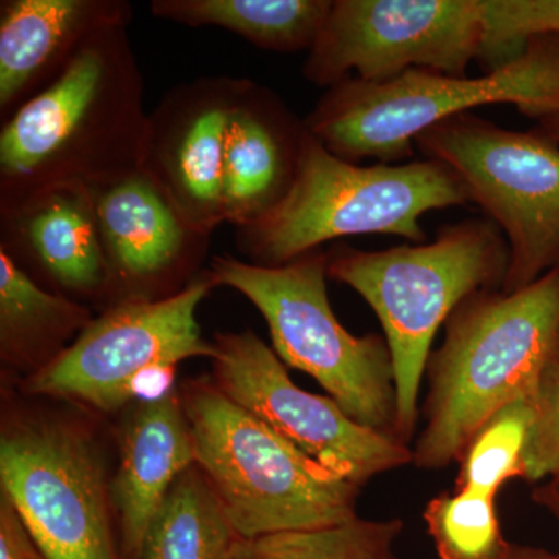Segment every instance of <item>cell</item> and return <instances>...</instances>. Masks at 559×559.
<instances>
[{
    "label": "cell",
    "mask_w": 559,
    "mask_h": 559,
    "mask_svg": "<svg viewBox=\"0 0 559 559\" xmlns=\"http://www.w3.org/2000/svg\"><path fill=\"white\" fill-rule=\"evenodd\" d=\"M401 532L400 520L358 516L331 527L240 538L226 559H396L393 546Z\"/></svg>",
    "instance_id": "22"
},
{
    "label": "cell",
    "mask_w": 559,
    "mask_h": 559,
    "mask_svg": "<svg viewBox=\"0 0 559 559\" xmlns=\"http://www.w3.org/2000/svg\"><path fill=\"white\" fill-rule=\"evenodd\" d=\"M558 267H559V263H558Z\"/></svg>",
    "instance_id": "31"
},
{
    "label": "cell",
    "mask_w": 559,
    "mask_h": 559,
    "mask_svg": "<svg viewBox=\"0 0 559 559\" xmlns=\"http://www.w3.org/2000/svg\"><path fill=\"white\" fill-rule=\"evenodd\" d=\"M535 421L533 399L514 401L496 412L460 457L454 491L496 499L510 480H524V457Z\"/></svg>",
    "instance_id": "23"
},
{
    "label": "cell",
    "mask_w": 559,
    "mask_h": 559,
    "mask_svg": "<svg viewBox=\"0 0 559 559\" xmlns=\"http://www.w3.org/2000/svg\"><path fill=\"white\" fill-rule=\"evenodd\" d=\"M423 516L440 559H500L509 549L496 499L488 496L443 492L430 500Z\"/></svg>",
    "instance_id": "24"
},
{
    "label": "cell",
    "mask_w": 559,
    "mask_h": 559,
    "mask_svg": "<svg viewBox=\"0 0 559 559\" xmlns=\"http://www.w3.org/2000/svg\"><path fill=\"white\" fill-rule=\"evenodd\" d=\"M0 249L51 293L103 304V310L112 305L94 194L86 187H58L0 204Z\"/></svg>",
    "instance_id": "15"
},
{
    "label": "cell",
    "mask_w": 559,
    "mask_h": 559,
    "mask_svg": "<svg viewBox=\"0 0 559 559\" xmlns=\"http://www.w3.org/2000/svg\"><path fill=\"white\" fill-rule=\"evenodd\" d=\"M484 39L481 0H333L301 73L325 90L412 69L466 76Z\"/></svg>",
    "instance_id": "11"
},
{
    "label": "cell",
    "mask_w": 559,
    "mask_h": 559,
    "mask_svg": "<svg viewBox=\"0 0 559 559\" xmlns=\"http://www.w3.org/2000/svg\"><path fill=\"white\" fill-rule=\"evenodd\" d=\"M535 421L524 457V480L543 481L559 469V352L547 364L536 389Z\"/></svg>",
    "instance_id": "26"
},
{
    "label": "cell",
    "mask_w": 559,
    "mask_h": 559,
    "mask_svg": "<svg viewBox=\"0 0 559 559\" xmlns=\"http://www.w3.org/2000/svg\"><path fill=\"white\" fill-rule=\"evenodd\" d=\"M500 559H559V551L536 549V547L511 544Z\"/></svg>",
    "instance_id": "29"
},
{
    "label": "cell",
    "mask_w": 559,
    "mask_h": 559,
    "mask_svg": "<svg viewBox=\"0 0 559 559\" xmlns=\"http://www.w3.org/2000/svg\"><path fill=\"white\" fill-rule=\"evenodd\" d=\"M423 159L441 162L465 187L471 204L509 242L503 293L532 285L559 263V145L538 128L507 130L460 114L415 139Z\"/></svg>",
    "instance_id": "10"
},
{
    "label": "cell",
    "mask_w": 559,
    "mask_h": 559,
    "mask_svg": "<svg viewBox=\"0 0 559 559\" xmlns=\"http://www.w3.org/2000/svg\"><path fill=\"white\" fill-rule=\"evenodd\" d=\"M100 444L79 418L14 414L0 433V485L46 559H124Z\"/></svg>",
    "instance_id": "9"
},
{
    "label": "cell",
    "mask_w": 559,
    "mask_h": 559,
    "mask_svg": "<svg viewBox=\"0 0 559 559\" xmlns=\"http://www.w3.org/2000/svg\"><path fill=\"white\" fill-rule=\"evenodd\" d=\"M238 539L212 485L191 465L162 500L140 559H226Z\"/></svg>",
    "instance_id": "21"
},
{
    "label": "cell",
    "mask_w": 559,
    "mask_h": 559,
    "mask_svg": "<svg viewBox=\"0 0 559 559\" xmlns=\"http://www.w3.org/2000/svg\"><path fill=\"white\" fill-rule=\"evenodd\" d=\"M92 194L112 305L167 299L205 271L212 235L194 227L145 171Z\"/></svg>",
    "instance_id": "13"
},
{
    "label": "cell",
    "mask_w": 559,
    "mask_h": 559,
    "mask_svg": "<svg viewBox=\"0 0 559 559\" xmlns=\"http://www.w3.org/2000/svg\"><path fill=\"white\" fill-rule=\"evenodd\" d=\"M333 0H153L151 13L187 27H219L261 50L310 51Z\"/></svg>",
    "instance_id": "20"
},
{
    "label": "cell",
    "mask_w": 559,
    "mask_h": 559,
    "mask_svg": "<svg viewBox=\"0 0 559 559\" xmlns=\"http://www.w3.org/2000/svg\"><path fill=\"white\" fill-rule=\"evenodd\" d=\"M307 128L274 91L253 81L231 114L224 150V223L245 229L288 194Z\"/></svg>",
    "instance_id": "17"
},
{
    "label": "cell",
    "mask_w": 559,
    "mask_h": 559,
    "mask_svg": "<svg viewBox=\"0 0 559 559\" xmlns=\"http://www.w3.org/2000/svg\"><path fill=\"white\" fill-rule=\"evenodd\" d=\"M209 272L216 286L237 290L260 311L285 366L314 378L360 425L399 439L388 342L380 334L355 336L336 318L326 290L325 249L280 266L216 255Z\"/></svg>",
    "instance_id": "7"
},
{
    "label": "cell",
    "mask_w": 559,
    "mask_h": 559,
    "mask_svg": "<svg viewBox=\"0 0 559 559\" xmlns=\"http://www.w3.org/2000/svg\"><path fill=\"white\" fill-rule=\"evenodd\" d=\"M559 352V267L514 293L485 289L462 301L430 353L426 423L415 444L419 469H444L477 430L518 400L535 399Z\"/></svg>",
    "instance_id": "2"
},
{
    "label": "cell",
    "mask_w": 559,
    "mask_h": 559,
    "mask_svg": "<svg viewBox=\"0 0 559 559\" xmlns=\"http://www.w3.org/2000/svg\"><path fill=\"white\" fill-rule=\"evenodd\" d=\"M194 465L240 538L344 524L358 518L360 487L290 447L224 395L212 378L179 389Z\"/></svg>",
    "instance_id": "6"
},
{
    "label": "cell",
    "mask_w": 559,
    "mask_h": 559,
    "mask_svg": "<svg viewBox=\"0 0 559 559\" xmlns=\"http://www.w3.org/2000/svg\"><path fill=\"white\" fill-rule=\"evenodd\" d=\"M492 105H513L538 123L559 114V35L528 39L520 57L476 79L425 69L382 83L349 76L325 91L304 123L341 159L399 164L433 124Z\"/></svg>",
    "instance_id": "4"
},
{
    "label": "cell",
    "mask_w": 559,
    "mask_h": 559,
    "mask_svg": "<svg viewBox=\"0 0 559 559\" xmlns=\"http://www.w3.org/2000/svg\"><path fill=\"white\" fill-rule=\"evenodd\" d=\"M128 27L106 28L2 121L0 204L58 187L110 186L142 170L150 114Z\"/></svg>",
    "instance_id": "1"
},
{
    "label": "cell",
    "mask_w": 559,
    "mask_h": 559,
    "mask_svg": "<svg viewBox=\"0 0 559 559\" xmlns=\"http://www.w3.org/2000/svg\"><path fill=\"white\" fill-rule=\"evenodd\" d=\"M249 79L204 76L178 84L150 114L142 170L198 229L224 223V150L231 114Z\"/></svg>",
    "instance_id": "14"
},
{
    "label": "cell",
    "mask_w": 559,
    "mask_h": 559,
    "mask_svg": "<svg viewBox=\"0 0 559 559\" xmlns=\"http://www.w3.org/2000/svg\"><path fill=\"white\" fill-rule=\"evenodd\" d=\"M536 128L543 131L544 134L549 135V138L559 145V114L549 117V119L540 120Z\"/></svg>",
    "instance_id": "30"
},
{
    "label": "cell",
    "mask_w": 559,
    "mask_h": 559,
    "mask_svg": "<svg viewBox=\"0 0 559 559\" xmlns=\"http://www.w3.org/2000/svg\"><path fill=\"white\" fill-rule=\"evenodd\" d=\"M532 500L540 509L549 511L559 524V469L533 489Z\"/></svg>",
    "instance_id": "28"
},
{
    "label": "cell",
    "mask_w": 559,
    "mask_h": 559,
    "mask_svg": "<svg viewBox=\"0 0 559 559\" xmlns=\"http://www.w3.org/2000/svg\"><path fill=\"white\" fill-rule=\"evenodd\" d=\"M326 255L329 278L356 290L384 330L395 382L396 436L407 444L437 331L474 293L502 289L509 242L488 218H466L440 227L432 242L362 250L340 241Z\"/></svg>",
    "instance_id": "3"
},
{
    "label": "cell",
    "mask_w": 559,
    "mask_h": 559,
    "mask_svg": "<svg viewBox=\"0 0 559 559\" xmlns=\"http://www.w3.org/2000/svg\"><path fill=\"white\" fill-rule=\"evenodd\" d=\"M0 559H46L3 495H0Z\"/></svg>",
    "instance_id": "27"
},
{
    "label": "cell",
    "mask_w": 559,
    "mask_h": 559,
    "mask_svg": "<svg viewBox=\"0 0 559 559\" xmlns=\"http://www.w3.org/2000/svg\"><path fill=\"white\" fill-rule=\"evenodd\" d=\"M485 39L479 60L488 70L520 57L527 40L559 35V0H481Z\"/></svg>",
    "instance_id": "25"
},
{
    "label": "cell",
    "mask_w": 559,
    "mask_h": 559,
    "mask_svg": "<svg viewBox=\"0 0 559 559\" xmlns=\"http://www.w3.org/2000/svg\"><path fill=\"white\" fill-rule=\"evenodd\" d=\"M87 305L51 293L0 249V358L25 378L57 359L90 325Z\"/></svg>",
    "instance_id": "19"
},
{
    "label": "cell",
    "mask_w": 559,
    "mask_h": 559,
    "mask_svg": "<svg viewBox=\"0 0 559 559\" xmlns=\"http://www.w3.org/2000/svg\"><path fill=\"white\" fill-rule=\"evenodd\" d=\"M215 288L205 270L167 299L106 308L57 359L24 378V392L72 401L102 414L131 401L162 399L175 390L171 380L180 362L215 355L198 322L200 305Z\"/></svg>",
    "instance_id": "8"
},
{
    "label": "cell",
    "mask_w": 559,
    "mask_h": 559,
    "mask_svg": "<svg viewBox=\"0 0 559 559\" xmlns=\"http://www.w3.org/2000/svg\"><path fill=\"white\" fill-rule=\"evenodd\" d=\"M468 204L465 187L441 162L353 164L307 130L288 194L238 229L237 246L249 263L280 266L356 235H392L423 245L428 240L423 215Z\"/></svg>",
    "instance_id": "5"
},
{
    "label": "cell",
    "mask_w": 559,
    "mask_h": 559,
    "mask_svg": "<svg viewBox=\"0 0 559 559\" xmlns=\"http://www.w3.org/2000/svg\"><path fill=\"white\" fill-rule=\"evenodd\" d=\"M191 465L193 440L179 389L140 403L121 428L119 466L110 481L124 559H140L162 500Z\"/></svg>",
    "instance_id": "18"
},
{
    "label": "cell",
    "mask_w": 559,
    "mask_h": 559,
    "mask_svg": "<svg viewBox=\"0 0 559 559\" xmlns=\"http://www.w3.org/2000/svg\"><path fill=\"white\" fill-rule=\"evenodd\" d=\"M132 16L127 0H2L0 120L50 86L87 40Z\"/></svg>",
    "instance_id": "16"
},
{
    "label": "cell",
    "mask_w": 559,
    "mask_h": 559,
    "mask_svg": "<svg viewBox=\"0 0 559 559\" xmlns=\"http://www.w3.org/2000/svg\"><path fill=\"white\" fill-rule=\"evenodd\" d=\"M212 381L323 468L362 488L381 474L414 462L403 441L360 425L330 396L294 384L282 359L253 331L213 336Z\"/></svg>",
    "instance_id": "12"
}]
</instances>
